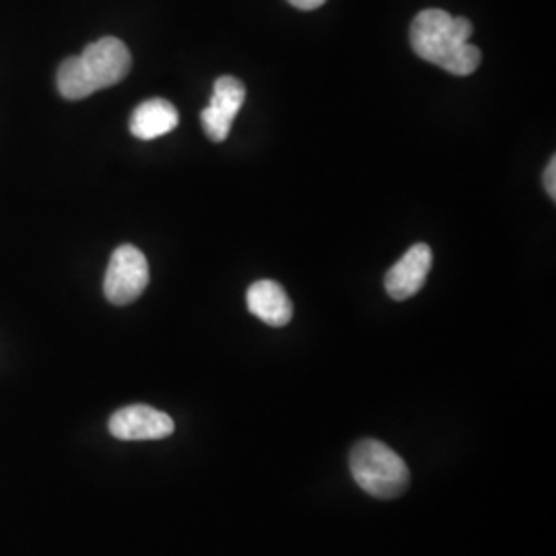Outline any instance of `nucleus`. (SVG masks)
Wrapping results in <instances>:
<instances>
[{
	"label": "nucleus",
	"mask_w": 556,
	"mask_h": 556,
	"mask_svg": "<svg viewBox=\"0 0 556 556\" xmlns=\"http://www.w3.org/2000/svg\"><path fill=\"white\" fill-rule=\"evenodd\" d=\"M470 36L472 23L443 9H425L410 25V46L418 59L456 77H468L480 66L482 54L468 41Z\"/></svg>",
	"instance_id": "nucleus-1"
},
{
	"label": "nucleus",
	"mask_w": 556,
	"mask_h": 556,
	"mask_svg": "<svg viewBox=\"0 0 556 556\" xmlns=\"http://www.w3.org/2000/svg\"><path fill=\"white\" fill-rule=\"evenodd\" d=\"M132 68V56L118 38H101L89 43L80 56H71L59 66L56 85L64 100L79 101L96 91L114 87Z\"/></svg>",
	"instance_id": "nucleus-2"
},
{
	"label": "nucleus",
	"mask_w": 556,
	"mask_h": 556,
	"mask_svg": "<svg viewBox=\"0 0 556 556\" xmlns=\"http://www.w3.org/2000/svg\"><path fill=\"white\" fill-rule=\"evenodd\" d=\"M349 466L355 482L371 497H402L410 484L406 462L378 439L358 441L351 450Z\"/></svg>",
	"instance_id": "nucleus-3"
},
{
	"label": "nucleus",
	"mask_w": 556,
	"mask_h": 556,
	"mask_svg": "<svg viewBox=\"0 0 556 556\" xmlns=\"http://www.w3.org/2000/svg\"><path fill=\"white\" fill-rule=\"evenodd\" d=\"M149 262L139 248L126 243L119 245L108 264L103 278L105 299L114 305H128L144 293L149 287Z\"/></svg>",
	"instance_id": "nucleus-4"
},
{
	"label": "nucleus",
	"mask_w": 556,
	"mask_h": 556,
	"mask_svg": "<svg viewBox=\"0 0 556 556\" xmlns=\"http://www.w3.org/2000/svg\"><path fill=\"white\" fill-rule=\"evenodd\" d=\"M110 433L119 441H155L169 438L176 429L174 418L147 404H132L110 418Z\"/></svg>",
	"instance_id": "nucleus-5"
},
{
	"label": "nucleus",
	"mask_w": 556,
	"mask_h": 556,
	"mask_svg": "<svg viewBox=\"0 0 556 556\" xmlns=\"http://www.w3.org/2000/svg\"><path fill=\"white\" fill-rule=\"evenodd\" d=\"M245 101V87L236 77H219L215 80L208 105L202 110L200 122L206 137L213 142H223L231 132V124Z\"/></svg>",
	"instance_id": "nucleus-6"
},
{
	"label": "nucleus",
	"mask_w": 556,
	"mask_h": 556,
	"mask_svg": "<svg viewBox=\"0 0 556 556\" xmlns=\"http://www.w3.org/2000/svg\"><path fill=\"white\" fill-rule=\"evenodd\" d=\"M433 264V252L427 243L413 245L386 275V291L396 301L417 295L429 277Z\"/></svg>",
	"instance_id": "nucleus-7"
},
{
	"label": "nucleus",
	"mask_w": 556,
	"mask_h": 556,
	"mask_svg": "<svg viewBox=\"0 0 556 556\" xmlns=\"http://www.w3.org/2000/svg\"><path fill=\"white\" fill-rule=\"evenodd\" d=\"M248 309L268 326H287L293 318V303L275 280H258L248 289Z\"/></svg>",
	"instance_id": "nucleus-8"
},
{
	"label": "nucleus",
	"mask_w": 556,
	"mask_h": 556,
	"mask_svg": "<svg viewBox=\"0 0 556 556\" xmlns=\"http://www.w3.org/2000/svg\"><path fill=\"white\" fill-rule=\"evenodd\" d=\"M179 114L167 100L142 101L130 116V132L139 140H155L178 126Z\"/></svg>",
	"instance_id": "nucleus-9"
},
{
	"label": "nucleus",
	"mask_w": 556,
	"mask_h": 556,
	"mask_svg": "<svg viewBox=\"0 0 556 556\" xmlns=\"http://www.w3.org/2000/svg\"><path fill=\"white\" fill-rule=\"evenodd\" d=\"M544 188H546V192H548V197L551 199H556V160L553 157L551 163H548V167H546V172H544Z\"/></svg>",
	"instance_id": "nucleus-10"
},
{
	"label": "nucleus",
	"mask_w": 556,
	"mask_h": 556,
	"mask_svg": "<svg viewBox=\"0 0 556 556\" xmlns=\"http://www.w3.org/2000/svg\"><path fill=\"white\" fill-rule=\"evenodd\" d=\"M295 9H301V11H314V9H319L326 0H289Z\"/></svg>",
	"instance_id": "nucleus-11"
}]
</instances>
